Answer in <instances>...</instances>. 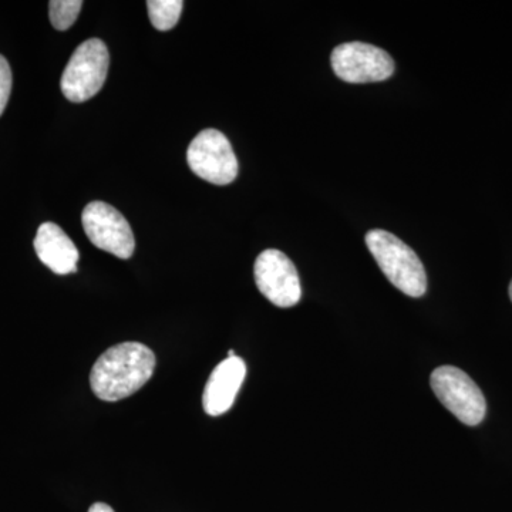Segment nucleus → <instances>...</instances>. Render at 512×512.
<instances>
[{
	"label": "nucleus",
	"mask_w": 512,
	"mask_h": 512,
	"mask_svg": "<svg viewBox=\"0 0 512 512\" xmlns=\"http://www.w3.org/2000/svg\"><path fill=\"white\" fill-rule=\"evenodd\" d=\"M156 363L153 350L143 343H120L96 360L90 373V386L103 402H119L146 386Z\"/></svg>",
	"instance_id": "f257e3e1"
},
{
	"label": "nucleus",
	"mask_w": 512,
	"mask_h": 512,
	"mask_svg": "<svg viewBox=\"0 0 512 512\" xmlns=\"http://www.w3.org/2000/svg\"><path fill=\"white\" fill-rule=\"evenodd\" d=\"M366 245L383 274L399 291L420 298L427 291V275L419 256L402 239L383 229L367 232Z\"/></svg>",
	"instance_id": "f03ea898"
},
{
	"label": "nucleus",
	"mask_w": 512,
	"mask_h": 512,
	"mask_svg": "<svg viewBox=\"0 0 512 512\" xmlns=\"http://www.w3.org/2000/svg\"><path fill=\"white\" fill-rule=\"evenodd\" d=\"M110 55L100 39H89L77 47L64 69L62 92L67 100L83 103L103 89L109 73Z\"/></svg>",
	"instance_id": "7ed1b4c3"
},
{
	"label": "nucleus",
	"mask_w": 512,
	"mask_h": 512,
	"mask_svg": "<svg viewBox=\"0 0 512 512\" xmlns=\"http://www.w3.org/2000/svg\"><path fill=\"white\" fill-rule=\"evenodd\" d=\"M433 392L441 404L467 426H478L487 412L484 394L474 380L454 366L437 367L430 376Z\"/></svg>",
	"instance_id": "20e7f679"
},
{
	"label": "nucleus",
	"mask_w": 512,
	"mask_h": 512,
	"mask_svg": "<svg viewBox=\"0 0 512 512\" xmlns=\"http://www.w3.org/2000/svg\"><path fill=\"white\" fill-rule=\"evenodd\" d=\"M192 173L215 185H228L237 178L234 148L221 131L208 128L191 141L187 153Z\"/></svg>",
	"instance_id": "39448f33"
},
{
	"label": "nucleus",
	"mask_w": 512,
	"mask_h": 512,
	"mask_svg": "<svg viewBox=\"0 0 512 512\" xmlns=\"http://www.w3.org/2000/svg\"><path fill=\"white\" fill-rule=\"evenodd\" d=\"M84 232L90 242L120 259H128L136 251L133 229L116 208L106 202H90L82 214Z\"/></svg>",
	"instance_id": "423d86ee"
},
{
	"label": "nucleus",
	"mask_w": 512,
	"mask_h": 512,
	"mask_svg": "<svg viewBox=\"0 0 512 512\" xmlns=\"http://www.w3.org/2000/svg\"><path fill=\"white\" fill-rule=\"evenodd\" d=\"M330 63L336 76L346 83L383 82L394 73L392 56L369 43H343L333 50Z\"/></svg>",
	"instance_id": "0eeeda50"
},
{
	"label": "nucleus",
	"mask_w": 512,
	"mask_h": 512,
	"mask_svg": "<svg viewBox=\"0 0 512 512\" xmlns=\"http://www.w3.org/2000/svg\"><path fill=\"white\" fill-rule=\"evenodd\" d=\"M259 292L279 308H291L301 301L302 288L298 271L291 259L278 251L266 249L259 254L254 268Z\"/></svg>",
	"instance_id": "6e6552de"
},
{
	"label": "nucleus",
	"mask_w": 512,
	"mask_h": 512,
	"mask_svg": "<svg viewBox=\"0 0 512 512\" xmlns=\"http://www.w3.org/2000/svg\"><path fill=\"white\" fill-rule=\"evenodd\" d=\"M247 376V365L241 357H228L215 367L202 394V406L208 416L227 413L237 399Z\"/></svg>",
	"instance_id": "1a4fd4ad"
},
{
	"label": "nucleus",
	"mask_w": 512,
	"mask_h": 512,
	"mask_svg": "<svg viewBox=\"0 0 512 512\" xmlns=\"http://www.w3.org/2000/svg\"><path fill=\"white\" fill-rule=\"evenodd\" d=\"M33 245L42 264L55 274L69 275L77 271L79 251L59 225L53 222L40 225Z\"/></svg>",
	"instance_id": "9d476101"
},
{
	"label": "nucleus",
	"mask_w": 512,
	"mask_h": 512,
	"mask_svg": "<svg viewBox=\"0 0 512 512\" xmlns=\"http://www.w3.org/2000/svg\"><path fill=\"white\" fill-rule=\"evenodd\" d=\"M183 8V0H148L147 2L151 23L161 32H167L177 25Z\"/></svg>",
	"instance_id": "9b49d317"
},
{
	"label": "nucleus",
	"mask_w": 512,
	"mask_h": 512,
	"mask_svg": "<svg viewBox=\"0 0 512 512\" xmlns=\"http://www.w3.org/2000/svg\"><path fill=\"white\" fill-rule=\"evenodd\" d=\"M82 0H52L49 3L50 22L57 30L72 28L82 10Z\"/></svg>",
	"instance_id": "f8f14e48"
},
{
	"label": "nucleus",
	"mask_w": 512,
	"mask_h": 512,
	"mask_svg": "<svg viewBox=\"0 0 512 512\" xmlns=\"http://www.w3.org/2000/svg\"><path fill=\"white\" fill-rule=\"evenodd\" d=\"M10 92H12V70L8 60L0 55V116L8 106Z\"/></svg>",
	"instance_id": "ddd939ff"
},
{
	"label": "nucleus",
	"mask_w": 512,
	"mask_h": 512,
	"mask_svg": "<svg viewBox=\"0 0 512 512\" xmlns=\"http://www.w3.org/2000/svg\"><path fill=\"white\" fill-rule=\"evenodd\" d=\"M89 512H114V510L110 507V505L104 503H96L89 508Z\"/></svg>",
	"instance_id": "4468645a"
},
{
	"label": "nucleus",
	"mask_w": 512,
	"mask_h": 512,
	"mask_svg": "<svg viewBox=\"0 0 512 512\" xmlns=\"http://www.w3.org/2000/svg\"><path fill=\"white\" fill-rule=\"evenodd\" d=\"M510 298H511V301H512V281H511V284H510Z\"/></svg>",
	"instance_id": "2eb2a0df"
}]
</instances>
